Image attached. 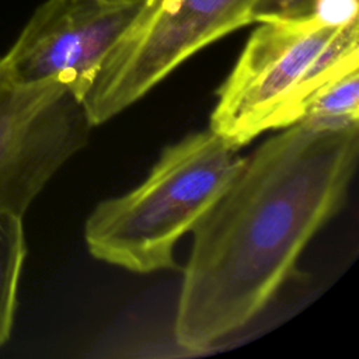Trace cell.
<instances>
[{"instance_id": "cell-1", "label": "cell", "mask_w": 359, "mask_h": 359, "mask_svg": "<svg viewBox=\"0 0 359 359\" xmlns=\"http://www.w3.org/2000/svg\"><path fill=\"white\" fill-rule=\"evenodd\" d=\"M358 154L359 126L296 122L245 157L192 230L174 321L178 345L202 352L266 307L345 203Z\"/></svg>"}, {"instance_id": "cell-2", "label": "cell", "mask_w": 359, "mask_h": 359, "mask_svg": "<svg viewBox=\"0 0 359 359\" xmlns=\"http://www.w3.org/2000/svg\"><path fill=\"white\" fill-rule=\"evenodd\" d=\"M244 160L210 128L165 146L142 184L93 209L84 224L90 254L135 273L175 269L178 240L194 230Z\"/></svg>"}, {"instance_id": "cell-3", "label": "cell", "mask_w": 359, "mask_h": 359, "mask_svg": "<svg viewBox=\"0 0 359 359\" xmlns=\"http://www.w3.org/2000/svg\"><path fill=\"white\" fill-rule=\"evenodd\" d=\"M359 67V17L328 25L311 17L261 21L217 88L209 128L240 149L299 122L325 83Z\"/></svg>"}, {"instance_id": "cell-4", "label": "cell", "mask_w": 359, "mask_h": 359, "mask_svg": "<svg viewBox=\"0 0 359 359\" xmlns=\"http://www.w3.org/2000/svg\"><path fill=\"white\" fill-rule=\"evenodd\" d=\"M258 0H143L83 98L93 126L139 101L187 59L252 22Z\"/></svg>"}, {"instance_id": "cell-5", "label": "cell", "mask_w": 359, "mask_h": 359, "mask_svg": "<svg viewBox=\"0 0 359 359\" xmlns=\"http://www.w3.org/2000/svg\"><path fill=\"white\" fill-rule=\"evenodd\" d=\"M83 101L57 81H20L0 56V213L24 216L56 171L87 146Z\"/></svg>"}, {"instance_id": "cell-6", "label": "cell", "mask_w": 359, "mask_h": 359, "mask_svg": "<svg viewBox=\"0 0 359 359\" xmlns=\"http://www.w3.org/2000/svg\"><path fill=\"white\" fill-rule=\"evenodd\" d=\"M143 0H45L1 56L25 83L57 81L83 101Z\"/></svg>"}, {"instance_id": "cell-7", "label": "cell", "mask_w": 359, "mask_h": 359, "mask_svg": "<svg viewBox=\"0 0 359 359\" xmlns=\"http://www.w3.org/2000/svg\"><path fill=\"white\" fill-rule=\"evenodd\" d=\"M299 122L325 130L359 126V67L334 77L317 90Z\"/></svg>"}, {"instance_id": "cell-8", "label": "cell", "mask_w": 359, "mask_h": 359, "mask_svg": "<svg viewBox=\"0 0 359 359\" xmlns=\"http://www.w3.org/2000/svg\"><path fill=\"white\" fill-rule=\"evenodd\" d=\"M27 241L22 216L0 213V348L8 341L14 324L17 292Z\"/></svg>"}, {"instance_id": "cell-9", "label": "cell", "mask_w": 359, "mask_h": 359, "mask_svg": "<svg viewBox=\"0 0 359 359\" xmlns=\"http://www.w3.org/2000/svg\"><path fill=\"white\" fill-rule=\"evenodd\" d=\"M318 0H258L252 10V22L299 21L314 17Z\"/></svg>"}]
</instances>
